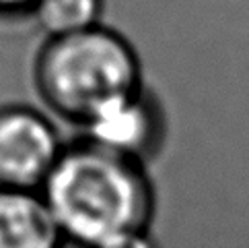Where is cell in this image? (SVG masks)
Listing matches in <instances>:
<instances>
[{
    "label": "cell",
    "instance_id": "ba28073f",
    "mask_svg": "<svg viewBox=\"0 0 249 248\" xmlns=\"http://www.w3.org/2000/svg\"><path fill=\"white\" fill-rule=\"evenodd\" d=\"M33 0H0V15L2 17H29Z\"/></svg>",
    "mask_w": 249,
    "mask_h": 248
},
{
    "label": "cell",
    "instance_id": "52a82bcc",
    "mask_svg": "<svg viewBox=\"0 0 249 248\" xmlns=\"http://www.w3.org/2000/svg\"><path fill=\"white\" fill-rule=\"evenodd\" d=\"M95 248H161V246H159L157 238L150 232V227H146V229H134V232L120 234Z\"/></svg>",
    "mask_w": 249,
    "mask_h": 248
},
{
    "label": "cell",
    "instance_id": "5b68a950",
    "mask_svg": "<svg viewBox=\"0 0 249 248\" xmlns=\"http://www.w3.org/2000/svg\"><path fill=\"white\" fill-rule=\"evenodd\" d=\"M0 248H68L41 190L0 186Z\"/></svg>",
    "mask_w": 249,
    "mask_h": 248
},
{
    "label": "cell",
    "instance_id": "8992f818",
    "mask_svg": "<svg viewBox=\"0 0 249 248\" xmlns=\"http://www.w3.org/2000/svg\"><path fill=\"white\" fill-rule=\"evenodd\" d=\"M105 0H33L29 19L46 38L76 33L101 25Z\"/></svg>",
    "mask_w": 249,
    "mask_h": 248
},
{
    "label": "cell",
    "instance_id": "7a4b0ae2",
    "mask_svg": "<svg viewBox=\"0 0 249 248\" xmlns=\"http://www.w3.org/2000/svg\"><path fill=\"white\" fill-rule=\"evenodd\" d=\"M31 79L43 108L78 130L107 103L144 85L136 48L103 23L46 38L35 52Z\"/></svg>",
    "mask_w": 249,
    "mask_h": 248
},
{
    "label": "cell",
    "instance_id": "6da1fadb",
    "mask_svg": "<svg viewBox=\"0 0 249 248\" xmlns=\"http://www.w3.org/2000/svg\"><path fill=\"white\" fill-rule=\"evenodd\" d=\"M41 192L72 248H95L120 234L146 229L157 211L148 165L85 137L66 141Z\"/></svg>",
    "mask_w": 249,
    "mask_h": 248
},
{
    "label": "cell",
    "instance_id": "3957f363",
    "mask_svg": "<svg viewBox=\"0 0 249 248\" xmlns=\"http://www.w3.org/2000/svg\"><path fill=\"white\" fill-rule=\"evenodd\" d=\"M66 141L56 122L29 103H0V186L41 190Z\"/></svg>",
    "mask_w": 249,
    "mask_h": 248
},
{
    "label": "cell",
    "instance_id": "277c9868",
    "mask_svg": "<svg viewBox=\"0 0 249 248\" xmlns=\"http://www.w3.org/2000/svg\"><path fill=\"white\" fill-rule=\"evenodd\" d=\"M81 137L148 165L167 139L165 108L153 89L142 85L97 112L81 128Z\"/></svg>",
    "mask_w": 249,
    "mask_h": 248
}]
</instances>
